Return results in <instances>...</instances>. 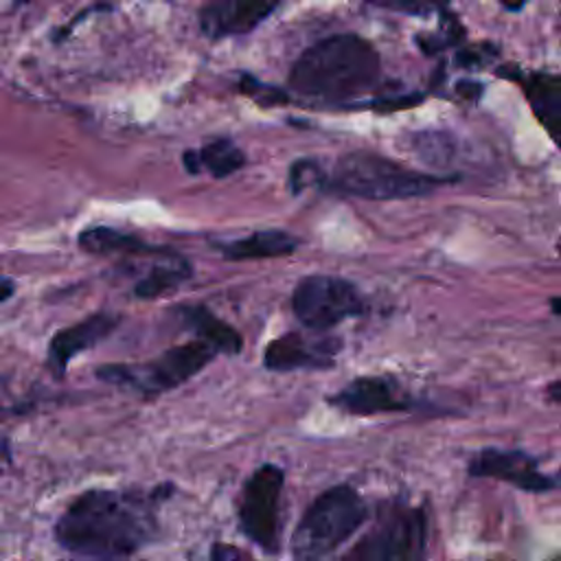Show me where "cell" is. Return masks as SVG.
<instances>
[{
  "mask_svg": "<svg viewBox=\"0 0 561 561\" xmlns=\"http://www.w3.org/2000/svg\"><path fill=\"white\" fill-rule=\"evenodd\" d=\"M298 245H300V239L294 237L291 232L267 228V230H254L239 239L217 243L215 248L228 261H256V259L287 256L296 252Z\"/></svg>",
  "mask_w": 561,
  "mask_h": 561,
  "instance_id": "9a60e30c",
  "label": "cell"
},
{
  "mask_svg": "<svg viewBox=\"0 0 561 561\" xmlns=\"http://www.w3.org/2000/svg\"><path fill=\"white\" fill-rule=\"evenodd\" d=\"M546 399L552 401V403H561V379L550 381V383L546 386Z\"/></svg>",
  "mask_w": 561,
  "mask_h": 561,
  "instance_id": "7402d4cb",
  "label": "cell"
},
{
  "mask_svg": "<svg viewBox=\"0 0 561 561\" xmlns=\"http://www.w3.org/2000/svg\"><path fill=\"white\" fill-rule=\"evenodd\" d=\"M241 90H243L245 94H250L254 101L263 103V105H272V103H283V101H287V94H285L280 88L261 83L259 79H254V77H250V75H245V77L241 79Z\"/></svg>",
  "mask_w": 561,
  "mask_h": 561,
  "instance_id": "ffe728a7",
  "label": "cell"
},
{
  "mask_svg": "<svg viewBox=\"0 0 561 561\" xmlns=\"http://www.w3.org/2000/svg\"><path fill=\"white\" fill-rule=\"evenodd\" d=\"M180 316L184 320V324L197 333L199 340L208 342L217 353H226V355H237L243 346L241 335L237 333L234 327H230L228 322L219 320L213 311H208L202 305H188L180 309Z\"/></svg>",
  "mask_w": 561,
  "mask_h": 561,
  "instance_id": "e0dca14e",
  "label": "cell"
},
{
  "mask_svg": "<svg viewBox=\"0 0 561 561\" xmlns=\"http://www.w3.org/2000/svg\"><path fill=\"white\" fill-rule=\"evenodd\" d=\"M550 309H552L557 316H561V296H557V298L550 300Z\"/></svg>",
  "mask_w": 561,
  "mask_h": 561,
  "instance_id": "cb8c5ba5",
  "label": "cell"
},
{
  "mask_svg": "<svg viewBox=\"0 0 561 561\" xmlns=\"http://www.w3.org/2000/svg\"><path fill=\"white\" fill-rule=\"evenodd\" d=\"M329 403L355 416L405 412L416 408V401L408 392H403L397 381L383 375H366L348 381L342 390L329 397Z\"/></svg>",
  "mask_w": 561,
  "mask_h": 561,
  "instance_id": "30bf717a",
  "label": "cell"
},
{
  "mask_svg": "<svg viewBox=\"0 0 561 561\" xmlns=\"http://www.w3.org/2000/svg\"><path fill=\"white\" fill-rule=\"evenodd\" d=\"M285 484V471L265 462L252 471L245 480L239 502V528L241 533L267 554L280 550V495Z\"/></svg>",
  "mask_w": 561,
  "mask_h": 561,
  "instance_id": "ba28073f",
  "label": "cell"
},
{
  "mask_svg": "<svg viewBox=\"0 0 561 561\" xmlns=\"http://www.w3.org/2000/svg\"><path fill=\"white\" fill-rule=\"evenodd\" d=\"M210 561H254L250 552L241 550L234 543H226V541H215L210 546Z\"/></svg>",
  "mask_w": 561,
  "mask_h": 561,
  "instance_id": "44dd1931",
  "label": "cell"
},
{
  "mask_svg": "<svg viewBox=\"0 0 561 561\" xmlns=\"http://www.w3.org/2000/svg\"><path fill=\"white\" fill-rule=\"evenodd\" d=\"M276 2H245V0H221L208 2L199 9V28L210 39L245 35L276 11Z\"/></svg>",
  "mask_w": 561,
  "mask_h": 561,
  "instance_id": "4fadbf2b",
  "label": "cell"
},
{
  "mask_svg": "<svg viewBox=\"0 0 561 561\" xmlns=\"http://www.w3.org/2000/svg\"><path fill=\"white\" fill-rule=\"evenodd\" d=\"M366 519L368 504L351 484H335L322 491L291 535V561H324Z\"/></svg>",
  "mask_w": 561,
  "mask_h": 561,
  "instance_id": "277c9868",
  "label": "cell"
},
{
  "mask_svg": "<svg viewBox=\"0 0 561 561\" xmlns=\"http://www.w3.org/2000/svg\"><path fill=\"white\" fill-rule=\"evenodd\" d=\"M381 81L377 48L357 33H335L318 39L294 61L289 88L324 103H344L375 90Z\"/></svg>",
  "mask_w": 561,
  "mask_h": 561,
  "instance_id": "7a4b0ae2",
  "label": "cell"
},
{
  "mask_svg": "<svg viewBox=\"0 0 561 561\" xmlns=\"http://www.w3.org/2000/svg\"><path fill=\"white\" fill-rule=\"evenodd\" d=\"M291 309L302 327L311 331H329L348 318L362 316L366 311V300L355 283L346 278L311 274L294 287Z\"/></svg>",
  "mask_w": 561,
  "mask_h": 561,
  "instance_id": "52a82bcc",
  "label": "cell"
},
{
  "mask_svg": "<svg viewBox=\"0 0 561 561\" xmlns=\"http://www.w3.org/2000/svg\"><path fill=\"white\" fill-rule=\"evenodd\" d=\"M0 283H2V291H0V300H2V302H7V300H9V298H11V294H13V280H11V278H9V276H4V278H2V280H0Z\"/></svg>",
  "mask_w": 561,
  "mask_h": 561,
  "instance_id": "603a6c76",
  "label": "cell"
},
{
  "mask_svg": "<svg viewBox=\"0 0 561 561\" xmlns=\"http://www.w3.org/2000/svg\"><path fill=\"white\" fill-rule=\"evenodd\" d=\"M219 355L208 342L195 337L186 344H178L162 355L142 364H105L96 368V377L131 390L142 399H153L164 394L193 375H197L210 359Z\"/></svg>",
  "mask_w": 561,
  "mask_h": 561,
  "instance_id": "8992f818",
  "label": "cell"
},
{
  "mask_svg": "<svg viewBox=\"0 0 561 561\" xmlns=\"http://www.w3.org/2000/svg\"><path fill=\"white\" fill-rule=\"evenodd\" d=\"M191 265L186 259H182L180 254L175 252H167L158 259V263H153L149 267V272L136 283L134 287V294L138 298H158L175 287H180L188 276H191Z\"/></svg>",
  "mask_w": 561,
  "mask_h": 561,
  "instance_id": "d6986e66",
  "label": "cell"
},
{
  "mask_svg": "<svg viewBox=\"0 0 561 561\" xmlns=\"http://www.w3.org/2000/svg\"><path fill=\"white\" fill-rule=\"evenodd\" d=\"M79 248L88 254H162L164 248L145 243L140 237L112 226H92L79 234Z\"/></svg>",
  "mask_w": 561,
  "mask_h": 561,
  "instance_id": "ac0fdd59",
  "label": "cell"
},
{
  "mask_svg": "<svg viewBox=\"0 0 561 561\" xmlns=\"http://www.w3.org/2000/svg\"><path fill=\"white\" fill-rule=\"evenodd\" d=\"M430 522L423 506L403 500L379 508L377 519L337 561H425Z\"/></svg>",
  "mask_w": 561,
  "mask_h": 561,
  "instance_id": "5b68a950",
  "label": "cell"
},
{
  "mask_svg": "<svg viewBox=\"0 0 561 561\" xmlns=\"http://www.w3.org/2000/svg\"><path fill=\"white\" fill-rule=\"evenodd\" d=\"M447 182L449 178L412 171L373 151L344 153L335 160L329 173H322L324 188L375 202L430 195Z\"/></svg>",
  "mask_w": 561,
  "mask_h": 561,
  "instance_id": "3957f363",
  "label": "cell"
},
{
  "mask_svg": "<svg viewBox=\"0 0 561 561\" xmlns=\"http://www.w3.org/2000/svg\"><path fill=\"white\" fill-rule=\"evenodd\" d=\"M121 318L110 311H99L92 313L53 335L48 342V353H46V364L53 375L61 377L68 368V364L81 355L83 351L101 344L105 337L112 335V331L118 327Z\"/></svg>",
  "mask_w": 561,
  "mask_h": 561,
  "instance_id": "7c38bea8",
  "label": "cell"
},
{
  "mask_svg": "<svg viewBox=\"0 0 561 561\" xmlns=\"http://www.w3.org/2000/svg\"><path fill=\"white\" fill-rule=\"evenodd\" d=\"M173 484L142 489H88L55 522V541L77 557L114 561L149 546L158 537V506Z\"/></svg>",
  "mask_w": 561,
  "mask_h": 561,
  "instance_id": "6da1fadb",
  "label": "cell"
},
{
  "mask_svg": "<svg viewBox=\"0 0 561 561\" xmlns=\"http://www.w3.org/2000/svg\"><path fill=\"white\" fill-rule=\"evenodd\" d=\"M533 114L561 147V75L530 72L517 77Z\"/></svg>",
  "mask_w": 561,
  "mask_h": 561,
  "instance_id": "5bb4252c",
  "label": "cell"
},
{
  "mask_svg": "<svg viewBox=\"0 0 561 561\" xmlns=\"http://www.w3.org/2000/svg\"><path fill=\"white\" fill-rule=\"evenodd\" d=\"M467 471L473 478L502 480L530 493H543L561 486V473H543L537 458L519 449L486 447L469 460Z\"/></svg>",
  "mask_w": 561,
  "mask_h": 561,
  "instance_id": "9c48e42d",
  "label": "cell"
},
{
  "mask_svg": "<svg viewBox=\"0 0 561 561\" xmlns=\"http://www.w3.org/2000/svg\"><path fill=\"white\" fill-rule=\"evenodd\" d=\"M340 342L333 337H311L289 331L265 346L263 366L274 373H289L300 368L324 370L335 364Z\"/></svg>",
  "mask_w": 561,
  "mask_h": 561,
  "instance_id": "8fae6325",
  "label": "cell"
},
{
  "mask_svg": "<svg viewBox=\"0 0 561 561\" xmlns=\"http://www.w3.org/2000/svg\"><path fill=\"white\" fill-rule=\"evenodd\" d=\"M182 164L191 175L208 173L213 178H228L245 164V153L230 138H213L197 149H186Z\"/></svg>",
  "mask_w": 561,
  "mask_h": 561,
  "instance_id": "2e32d148",
  "label": "cell"
}]
</instances>
